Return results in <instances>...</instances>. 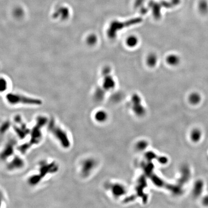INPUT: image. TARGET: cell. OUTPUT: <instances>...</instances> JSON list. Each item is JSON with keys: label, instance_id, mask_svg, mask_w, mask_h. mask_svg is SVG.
<instances>
[{"label": "cell", "instance_id": "cell-1", "mask_svg": "<svg viewBox=\"0 0 208 208\" xmlns=\"http://www.w3.org/2000/svg\"><path fill=\"white\" fill-rule=\"evenodd\" d=\"M48 129L50 132L58 140L60 144L64 148H69L70 142L66 132L61 127L57 125L53 120L50 121Z\"/></svg>", "mask_w": 208, "mask_h": 208}, {"label": "cell", "instance_id": "cell-2", "mask_svg": "<svg viewBox=\"0 0 208 208\" xmlns=\"http://www.w3.org/2000/svg\"><path fill=\"white\" fill-rule=\"evenodd\" d=\"M47 118L39 117L37 118L36 124L30 131V140L28 143L30 147L32 145L39 144L42 139L41 129L47 123Z\"/></svg>", "mask_w": 208, "mask_h": 208}, {"label": "cell", "instance_id": "cell-3", "mask_svg": "<svg viewBox=\"0 0 208 208\" xmlns=\"http://www.w3.org/2000/svg\"><path fill=\"white\" fill-rule=\"evenodd\" d=\"M6 99L8 102L12 105L21 103L27 105H40L42 104L40 99L31 98L18 94H8L6 96Z\"/></svg>", "mask_w": 208, "mask_h": 208}, {"label": "cell", "instance_id": "cell-4", "mask_svg": "<svg viewBox=\"0 0 208 208\" xmlns=\"http://www.w3.org/2000/svg\"><path fill=\"white\" fill-rule=\"evenodd\" d=\"M58 169V166L55 163H42L39 169V174L43 178L48 174L55 173Z\"/></svg>", "mask_w": 208, "mask_h": 208}, {"label": "cell", "instance_id": "cell-5", "mask_svg": "<svg viewBox=\"0 0 208 208\" xmlns=\"http://www.w3.org/2000/svg\"><path fill=\"white\" fill-rule=\"evenodd\" d=\"M96 163L92 159H87L81 164V174L84 177H87L91 173L96 166Z\"/></svg>", "mask_w": 208, "mask_h": 208}, {"label": "cell", "instance_id": "cell-6", "mask_svg": "<svg viewBox=\"0 0 208 208\" xmlns=\"http://www.w3.org/2000/svg\"><path fill=\"white\" fill-rule=\"evenodd\" d=\"M15 145H16V142L14 140L9 141L7 143L2 153V159L3 160H6L10 156L13 155L14 151V147Z\"/></svg>", "mask_w": 208, "mask_h": 208}, {"label": "cell", "instance_id": "cell-7", "mask_svg": "<svg viewBox=\"0 0 208 208\" xmlns=\"http://www.w3.org/2000/svg\"><path fill=\"white\" fill-rule=\"evenodd\" d=\"M24 166V161L18 156L14 157L12 160L7 165V168L9 170L19 169Z\"/></svg>", "mask_w": 208, "mask_h": 208}, {"label": "cell", "instance_id": "cell-8", "mask_svg": "<svg viewBox=\"0 0 208 208\" xmlns=\"http://www.w3.org/2000/svg\"><path fill=\"white\" fill-rule=\"evenodd\" d=\"M202 131L199 129H194L191 132L190 138L192 141L194 142H197L199 141L202 138Z\"/></svg>", "mask_w": 208, "mask_h": 208}, {"label": "cell", "instance_id": "cell-9", "mask_svg": "<svg viewBox=\"0 0 208 208\" xmlns=\"http://www.w3.org/2000/svg\"><path fill=\"white\" fill-rule=\"evenodd\" d=\"M42 178L40 174L33 175L28 179V182L30 186H35L40 182Z\"/></svg>", "mask_w": 208, "mask_h": 208}, {"label": "cell", "instance_id": "cell-10", "mask_svg": "<svg viewBox=\"0 0 208 208\" xmlns=\"http://www.w3.org/2000/svg\"><path fill=\"white\" fill-rule=\"evenodd\" d=\"M108 116L107 113L103 111L97 112L95 115V120L99 123H103L107 120Z\"/></svg>", "mask_w": 208, "mask_h": 208}, {"label": "cell", "instance_id": "cell-11", "mask_svg": "<svg viewBox=\"0 0 208 208\" xmlns=\"http://www.w3.org/2000/svg\"><path fill=\"white\" fill-rule=\"evenodd\" d=\"M167 61L171 65H176L179 62V58L175 55H171L167 57Z\"/></svg>", "mask_w": 208, "mask_h": 208}, {"label": "cell", "instance_id": "cell-12", "mask_svg": "<svg viewBox=\"0 0 208 208\" xmlns=\"http://www.w3.org/2000/svg\"><path fill=\"white\" fill-rule=\"evenodd\" d=\"M137 42H138L137 38L135 36H131L127 39L126 43L129 47H135V46L137 45Z\"/></svg>", "mask_w": 208, "mask_h": 208}, {"label": "cell", "instance_id": "cell-13", "mask_svg": "<svg viewBox=\"0 0 208 208\" xmlns=\"http://www.w3.org/2000/svg\"><path fill=\"white\" fill-rule=\"evenodd\" d=\"M203 188V184L202 182L198 181L196 183L195 187V194L196 195H199L202 193Z\"/></svg>", "mask_w": 208, "mask_h": 208}, {"label": "cell", "instance_id": "cell-14", "mask_svg": "<svg viewBox=\"0 0 208 208\" xmlns=\"http://www.w3.org/2000/svg\"><path fill=\"white\" fill-rule=\"evenodd\" d=\"M199 9L200 11L205 13L208 11V4L206 0H201L199 2Z\"/></svg>", "mask_w": 208, "mask_h": 208}, {"label": "cell", "instance_id": "cell-15", "mask_svg": "<svg viewBox=\"0 0 208 208\" xmlns=\"http://www.w3.org/2000/svg\"><path fill=\"white\" fill-rule=\"evenodd\" d=\"M157 62V58L155 55H150L147 59V63L149 66H154Z\"/></svg>", "mask_w": 208, "mask_h": 208}, {"label": "cell", "instance_id": "cell-16", "mask_svg": "<svg viewBox=\"0 0 208 208\" xmlns=\"http://www.w3.org/2000/svg\"><path fill=\"white\" fill-rule=\"evenodd\" d=\"M0 89H1V92H2L6 90V89L7 87V84L6 81L5 80L3 79L2 78L1 80V81H0Z\"/></svg>", "mask_w": 208, "mask_h": 208}, {"label": "cell", "instance_id": "cell-17", "mask_svg": "<svg viewBox=\"0 0 208 208\" xmlns=\"http://www.w3.org/2000/svg\"><path fill=\"white\" fill-rule=\"evenodd\" d=\"M190 100L192 103H198L199 101V97L196 95H192L190 97Z\"/></svg>", "mask_w": 208, "mask_h": 208}, {"label": "cell", "instance_id": "cell-18", "mask_svg": "<svg viewBox=\"0 0 208 208\" xmlns=\"http://www.w3.org/2000/svg\"><path fill=\"white\" fill-rule=\"evenodd\" d=\"M9 125H10V124H9V122H6V123H4L2 126L1 132H6L7 130H8V128H9Z\"/></svg>", "mask_w": 208, "mask_h": 208}, {"label": "cell", "instance_id": "cell-19", "mask_svg": "<svg viewBox=\"0 0 208 208\" xmlns=\"http://www.w3.org/2000/svg\"><path fill=\"white\" fill-rule=\"evenodd\" d=\"M203 202L204 204L208 206V196H206L204 198Z\"/></svg>", "mask_w": 208, "mask_h": 208}]
</instances>
